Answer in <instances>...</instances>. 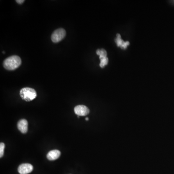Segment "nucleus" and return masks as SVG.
Wrapping results in <instances>:
<instances>
[{"label": "nucleus", "mask_w": 174, "mask_h": 174, "mask_svg": "<svg viewBox=\"0 0 174 174\" xmlns=\"http://www.w3.org/2000/svg\"><path fill=\"white\" fill-rule=\"evenodd\" d=\"M21 62L20 57L16 55L11 56L3 61V66L6 69L12 71L20 67Z\"/></svg>", "instance_id": "nucleus-1"}, {"label": "nucleus", "mask_w": 174, "mask_h": 174, "mask_svg": "<svg viewBox=\"0 0 174 174\" xmlns=\"http://www.w3.org/2000/svg\"><path fill=\"white\" fill-rule=\"evenodd\" d=\"M20 96L25 101L30 102L34 99L37 96V93L35 89L31 88H23L20 91Z\"/></svg>", "instance_id": "nucleus-2"}, {"label": "nucleus", "mask_w": 174, "mask_h": 174, "mask_svg": "<svg viewBox=\"0 0 174 174\" xmlns=\"http://www.w3.org/2000/svg\"><path fill=\"white\" fill-rule=\"evenodd\" d=\"M66 35V31L62 28L56 30L51 35V39L52 41L55 43L59 42L64 39Z\"/></svg>", "instance_id": "nucleus-3"}, {"label": "nucleus", "mask_w": 174, "mask_h": 174, "mask_svg": "<svg viewBox=\"0 0 174 174\" xmlns=\"http://www.w3.org/2000/svg\"><path fill=\"white\" fill-rule=\"evenodd\" d=\"M74 111L76 114L78 116H85L89 113V109L84 105L76 106L74 108Z\"/></svg>", "instance_id": "nucleus-4"}, {"label": "nucleus", "mask_w": 174, "mask_h": 174, "mask_svg": "<svg viewBox=\"0 0 174 174\" xmlns=\"http://www.w3.org/2000/svg\"><path fill=\"white\" fill-rule=\"evenodd\" d=\"M34 169L33 165L29 163H23L18 167V172L20 174H28L31 173Z\"/></svg>", "instance_id": "nucleus-5"}, {"label": "nucleus", "mask_w": 174, "mask_h": 174, "mask_svg": "<svg viewBox=\"0 0 174 174\" xmlns=\"http://www.w3.org/2000/svg\"><path fill=\"white\" fill-rule=\"evenodd\" d=\"M18 129L22 134H26L28 130V123L25 119H21L19 121L17 124Z\"/></svg>", "instance_id": "nucleus-6"}, {"label": "nucleus", "mask_w": 174, "mask_h": 174, "mask_svg": "<svg viewBox=\"0 0 174 174\" xmlns=\"http://www.w3.org/2000/svg\"><path fill=\"white\" fill-rule=\"evenodd\" d=\"M61 152L58 149H54L48 152L47 157L49 161H54L60 157Z\"/></svg>", "instance_id": "nucleus-7"}, {"label": "nucleus", "mask_w": 174, "mask_h": 174, "mask_svg": "<svg viewBox=\"0 0 174 174\" xmlns=\"http://www.w3.org/2000/svg\"><path fill=\"white\" fill-rule=\"evenodd\" d=\"M115 42L117 47H121L122 49H126L127 46L130 44L129 42H124L123 40H122L120 34H117V38L115 39Z\"/></svg>", "instance_id": "nucleus-8"}, {"label": "nucleus", "mask_w": 174, "mask_h": 174, "mask_svg": "<svg viewBox=\"0 0 174 174\" xmlns=\"http://www.w3.org/2000/svg\"><path fill=\"white\" fill-rule=\"evenodd\" d=\"M96 54L99 56L100 60L103 59V58H107V52L105 49L103 48L102 49H98L96 50Z\"/></svg>", "instance_id": "nucleus-9"}, {"label": "nucleus", "mask_w": 174, "mask_h": 174, "mask_svg": "<svg viewBox=\"0 0 174 174\" xmlns=\"http://www.w3.org/2000/svg\"><path fill=\"white\" fill-rule=\"evenodd\" d=\"M100 61H100V66L102 68L106 65H108V57L103 58Z\"/></svg>", "instance_id": "nucleus-10"}, {"label": "nucleus", "mask_w": 174, "mask_h": 174, "mask_svg": "<svg viewBox=\"0 0 174 174\" xmlns=\"http://www.w3.org/2000/svg\"><path fill=\"white\" fill-rule=\"evenodd\" d=\"M5 148V144L3 143L0 144V158H2L4 154V149Z\"/></svg>", "instance_id": "nucleus-11"}, {"label": "nucleus", "mask_w": 174, "mask_h": 174, "mask_svg": "<svg viewBox=\"0 0 174 174\" xmlns=\"http://www.w3.org/2000/svg\"><path fill=\"white\" fill-rule=\"evenodd\" d=\"M16 2L19 4H21L24 2V0H17V1H16Z\"/></svg>", "instance_id": "nucleus-12"}, {"label": "nucleus", "mask_w": 174, "mask_h": 174, "mask_svg": "<svg viewBox=\"0 0 174 174\" xmlns=\"http://www.w3.org/2000/svg\"><path fill=\"white\" fill-rule=\"evenodd\" d=\"M86 121H89L88 117H87V118H86Z\"/></svg>", "instance_id": "nucleus-13"}]
</instances>
